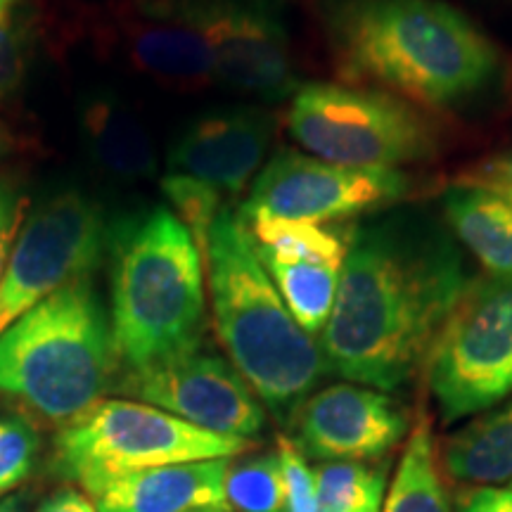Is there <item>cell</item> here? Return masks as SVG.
<instances>
[{"instance_id":"cell-22","label":"cell","mask_w":512,"mask_h":512,"mask_svg":"<svg viewBox=\"0 0 512 512\" xmlns=\"http://www.w3.org/2000/svg\"><path fill=\"white\" fill-rule=\"evenodd\" d=\"M387 463L330 460L316 470L318 512H380Z\"/></svg>"},{"instance_id":"cell-16","label":"cell","mask_w":512,"mask_h":512,"mask_svg":"<svg viewBox=\"0 0 512 512\" xmlns=\"http://www.w3.org/2000/svg\"><path fill=\"white\" fill-rule=\"evenodd\" d=\"M230 458L152 467L114 479L93 496L98 512H188L226 503Z\"/></svg>"},{"instance_id":"cell-15","label":"cell","mask_w":512,"mask_h":512,"mask_svg":"<svg viewBox=\"0 0 512 512\" xmlns=\"http://www.w3.org/2000/svg\"><path fill=\"white\" fill-rule=\"evenodd\" d=\"M275 136L264 107H226L192 119L169 152L171 174H185L226 195H240L259 176Z\"/></svg>"},{"instance_id":"cell-35","label":"cell","mask_w":512,"mask_h":512,"mask_svg":"<svg viewBox=\"0 0 512 512\" xmlns=\"http://www.w3.org/2000/svg\"><path fill=\"white\" fill-rule=\"evenodd\" d=\"M496 192H498V195H503L505 200H508V202L512 204V188H498Z\"/></svg>"},{"instance_id":"cell-3","label":"cell","mask_w":512,"mask_h":512,"mask_svg":"<svg viewBox=\"0 0 512 512\" xmlns=\"http://www.w3.org/2000/svg\"><path fill=\"white\" fill-rule=\"evenodd\" d=\"M214 328L230 363L280 420H290L328 373L320 344L294 320L228 207L216 216L204 256Z\"/></svg>"},{"instance_id":"cell-29","label":"cell","mask_w":512,"mask_h":512,"mask_svg":"<svg viewBox=\"0 0 512 512\" xmlns=\"http://www.w3.org/2000/svg\"><path fill=\"white\" fill-rule=\"evenodd\" d=\"M456 185H477V188H512V150L472 166L458 178Z\"/></svg>"},{"instance_id":"cell-24","label":"cell","mask_w":512,"mask_h":512,"mask_svg":"<svg viewBox=\"0 0 512 512\" xmlns=\"http://www.w3.org/2000/svg\"><path fill=\"white\" fill-rule=\"evenodd\" d=\"M162 192L171 207H174V214L181 219L183 226L190 230L192 240L200 247L204 264L211 226H214L216 216L226 209L223 207V195L216 188H211V185L185 174L166 176L162 181Z\"/></svg>"},{"instance_id":"cell-8","label":"cell","mask_w":512,"mask_h":512,"mask_svg":"<svg viewBox=\"0 0 512 512\" xmlns=\"http://www.w3.org/2000/svg\"><path fill=\"white\" fill-rule=\"evenodd\" d=\"M427 380L446 425L512 394V275L467 283L434 339Z\"/></svg>"},{"instance_id":"cell-25","label":"cell","mask_w":512,"mask_h":512,"mask_svg":"<svg viewBox=\"0 0 512 512\" xmlns=\"http://www.w3.org/2000/svg\"><path fill=\"white\" fill-rule=\"evenodd\" d=\"M38 432L31 420L0 415V496L15 491L34 472Z\"/></svg>"},{"instance_id":"cell-13","label":"cell","mask_w":512,"mask_h":512,"mask_svg":"<svg viewBox=\"0 0 512 512\" xmlns=\"http://www.w3.org/2000/svg\"><path fill=\"white\" fill-rule=\"evenodd\" d=\"M290 422L294 446L323 463L380 460L411 432L408 411L392 394L351 382L313 392Z\"/></svg>"},{"instance_id":"cell-31","label":"cell","mask_w":512,"mask_h":512,"mask_svg":"<svg viewBox=\"0 0 512 512\" xmlns=\"http://www.w3.org/2000/svg\"><path fill=\"white\" fill-rule=\"evenodd\" d=\"M36 512H98V508H95V501L86 491L67 486V489H60L53 496H48L46 501L38 505Z\"/></svg>"},{"instance_id":"cell-27","label":"cell","mask_w":512,"mask_h":512,"mask_svg":"<svg viewBox=\"0 0 512 512\" xmlns=\"http://www.w3.org/2000/svg\"><path fill=\"white\" fill-rule=\"evenodd\" d=\"M27 36L12 17L10 5H0V100L10 98L27 74Z\"/></svg>"},{"instance_id":"cell-2","label":"cell","mask_w":512,"mask_h":512,"mask_svg":"<svg viewBox=\"0 0 512 512\" xmlns=\"http://www.w3.org/2000/svg\"><path fill=\"white\" fill-rule=\"evenodd\" d=\"M335 72L425 112H456L501 79V53L444 0H335L325 15Z\"/></svg>"},{"instance_id":"cell-26","label":"cell","mask_w":512,"mask_h":512,"mask_svg":"<svg viewBox=\"0 0 512 512\" xmlns=\"http://www.w3.org/2000/svg\"><path fill=\"white\" fill-rule=\"evenodd\" d=\"M275 451L283 467L287 512H318L316 470L309 465V460L290 437H280Z\"/></svg>"},{"instance_id":"cell-6","label":"cell","mask_w":512,"mask_h":512,"mask_svg":"<svg viewBox=\"0 0 512 512\" xmlns=\"http://www.w3.org/2000/svg\"><path fill=\"white\" fill-rule=\"evenodd\" d=\"M254 441L223 437L133 399H102L57 430L50 472L88 496L152 467L235 458Z\"/></svg>"},{"instance_id":"cell-32","label":"cell","mask_w":512,"mask_h":512,"mask_svg":"<svg viewBox=\"0 0 512 512\" xmlns=\"http://www.w3.org/2000/svg\"><path fill=\"white\" fill-rule=\"evenodd\" d=\"M0 512H27V498L22 494H12L0 501Z\"/></svg>"},{"instance_id":"cell-36","label":"cell","mask_w":512,"mask_h":512,"mask_svg":"<svg viewBox=\"0 0 512 512\" xmlns=\"http://www.w3.org/2000/svg\"><path fill=\"white\" fill-rule=\"evenodd\" d=\"M12 3H17V0H0V5H12Z\"/></svg>"},{"instance_id":"cell-17","label":"cell","mask_w":512,"mask_h":512,"mask_svg":"<svg viewBox=\"0 0 512 512\" xmlns=\"http://www.w3.org/2000/svg\"><path fill=\"white\" fill-rule=\"evenodd\" d=\"M81 138L93 164L117 181H143L157 171L152 133L114 93H95L81 107Z\"/></svg>"},{"instance_id":"cell-18","label":"cell","mask_w":512,"mask_h":512,"mask_svg":"<svg viewBox=\"0 0 512 512\" xmlns=\"http://www.w3.org/2000/svg\"><path fill=\"white\" fill-rule=\"evenodd\" d=\"M444 223L486 275H512V204L496 190L453 185L441 197Z\"/></svg>"},{"instance_id":"cell-34","label":"cell","mask_w":512,"mask_h":512,"mask_svg":"<svg viewBox=\"0 0 512 512\" xmlns=\"http://www.w3.org/2000/svg\"><path fill=\"white\" fill-rule=\"evenodd\" d=\"M188 512H230L228 505H219V508H195V510H188Z\"/></svg>"},{"instance_id":"cell-14","label":"cell","mask_w":512,"mask_h":512,"mask_svg":"<svg viewBox=\"0 0 512 512\" xmlns=\"http://www.w3.org/2000/svg\"><path fill=\"white\" fill-rule=\"evenodd\" d=\"M112 46L147 79L171 88L214 81V53L192 0H128L112 15Z\"/></svg>"},{"instance_id":"cell-9","label":"cell","mask_w":512,"mask_h":512,"mask_svg":"<svg viewBox=\"0 0 512 512\" xmlns=\"http://www.w3.org/2000/svg\"><path fill=\"white\" fill-rule=\"evenodd\" d=\"M107 238L102 207L81 190H60L31 209L0 280V335L50 294L91 278Z\"/></svg>"},{"instance_id":"cell-21","label":"cell","mask_w":512,"mask_h":512,"mask_svg":"<svg viewBox=\"0 0 512 512\" xmlns=\"http://www.w3.org/2000/svg\"><path fill=\"white\" fill-rule=\"evenodd\" d=\"M287 309L309 335H320L335 306L342 266L320 261L259 259Z\"/></svg>"},{"instance_id":"cell-11","label":"cell","mask_w":512,"mask_h":512,"mask_svg":"<svg viewBox=\"0 0 512 512\" xmlns=\"http://www.w3.org/2000/svg\"><path fill=\"white\" fill-rule=\"evenodd\" d=\"M114 389L223 437L252 441L266 425L259 396L233 363L204 349L119 373Z\"/></svg>"},{"instance_id":"cell-12","label":"cell","mask_w":512,"mask_h":512,"mask_svg":"<svg viewBox=\"0 0 512 512\" xmlns=\"http://www.w3.org/2000/svg\"><path fill=\"white\" fill-rule=\"evenodd\" d=\"M214 53V81L259 100L297 93L290 34L268 0H192Z\"/></svg>"},{"instance_id":"cell-1","label":"cell","mask_w":512,"mask_h":512,"mask_svg":"<svg viewBox=\"0 0 512 512\" xmlns=\"http://www.w3.org/2000/svg\"><path fill=\"white\" fill-rule=\"evenodd\" d=\"M467 283L463 249L430 211L387 209L358 223L320 332L328 373L399 392L427 363Z\"/></svg>"},{"instance_id":"cell-7","label":"cell","mask_w":512,"mask_h":512,"mask_svg":"<svg viewBox=\"0 0 512 512\" xmlns=\"http://www.w3.org/2000/svg\"><path fill=\"white\" fill-rule=\"evenodd\" d=\"M287 128L323 162L389 169L437 157L441 136L430 112L394 95L347 83H304L292 95Z\"/></svg>"},{"instance_id":"cell-19","label":"cell","mask_w":512,"mask_h":512,"mask_svg":"<svg viewBox=\"0 0 512 512\" xmlns=\"http://www.w3.org/2000/svg\"><path fill=\"white\" fill-rule=\"evenodd\" d=\"M439 465L453 484L467 489L512 482V403L446 437Z\"/></svg>"},{"instance_id":"cell-33","label":"cell","mask_w":512,"mask_h":512,"mask_svg":"<svg viewBox=\"0 0 512 512\" xmlns=\"http://www.w3.org/2000/svg\"><path fill=\"white\" fill-rule=\"evenodd\" d=\"M10 147H12V143H10V136H8V133H5V128L0 126V159H3L5 155H8Z\"/></svg>"},{"instance_id":"cell-4","label":"cell","mask_w":512,"mask_h":512,"mask_svg":"<svg viewBox=\"0 0 512 512\" xmlns=\"http://www.w3.org/2000/svg\"><path fill=\"white\" fill-rule=\"evenodd\" d=\"M112 337L121 373L202 349L204 264L171 209L128 216L110 228Z\"/></svg>"},{"instance_id":"cell-28","label":"cell","mask_w":512,"mask_h":512,"mask_svg":"<svg viewBox=\"0 0 512 512\" xmlns=\"http://www.w3.org/2000/svg\"><path fill=\"white\" fill-rule=\"evenodd\" d=\"M29 195L15 176L0 174V280L10 264L17 235L27 219Z\"/></svg>"},{"instance_id":"cell-23","label":"cell","mask_w":512,"mask_h":512,"mask_svg":"<svg viewBox=\"0 0 512 512\" xmlns=\"http://www.w3.org/2000/svg\"><path fill=\"white\" fill-rule=\"evenodd\" d=\"M226 503L238 512H287L285 479L278 451L228 467Z\"/></svg>"},{"instance_id":"cell-30","label":"cell","mask_w":512,"mask_h":512,"mask_svg":"<svg viewBox=\"0 0 512 512\" xmlns=\"http://www.w3.org/2000/svg\"><path fill=\"white\" fill-rule=\"evenodd\" d=\"M458 512H512V486H477L458 496Z\"/></svg>"},{"instance_id":"cell-20","label":"cell","mask_w":512,"mask_h":512,"mask_svg":"<svg viewBox=\"0 0 512 512\" xmlns=\"http://www.w3.org/2000/svg\"><path fill=\"white\" fill-rule=\"evenodd\" d=\"M382 512H451V501L441 482L432 420L425 413H420L408 432Z\"/></svg>"},{"instance_id":"cell-5","label":"cell","mask_w":512,"mask_h":512,"mask_svg":"<svg viewBox=\"0 0 512 512\" xmlns=\"http://www.w3.org/2000/svg\"><path fill=\"white\" fill-rule=\"evenodd\" d=\"M121 366L91 278L62 287L0 335V394L64 427L117 387Z\"/></svg>"},{"instance_id":"cell-10","label":"cell","mask_w":512,"mask_h":512,"mask_svg":"<svg viewBox=\"0 0 512 512\" xmlns=\"http://www.w3.org/2000/svg\"><path fill=\"white\" fill-rule=\"evenodd\" d=\"M411 188L403 171L349 169L283 150L254 178L242 209L330 226L394 209Z\"/></svg>"}]
</instances>
